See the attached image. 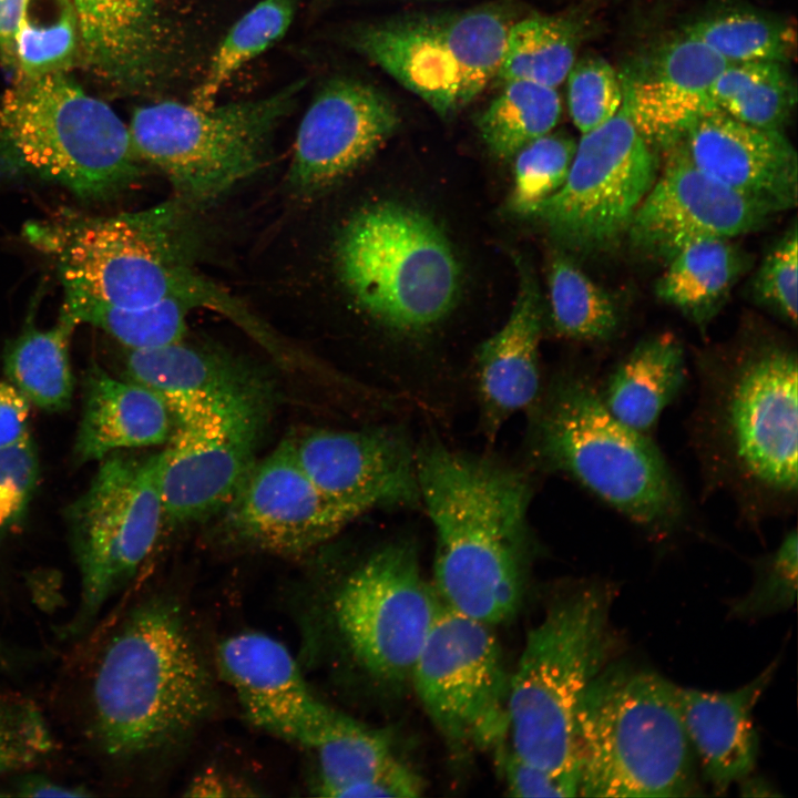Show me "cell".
<instances>
[{
  "mask_svg": "<svg viewBox=\"0 0 798 798\" xmlns=\"http://www.w3.org/2000/svg\"><path fill=\"white\" fill-rule=\"evenodd\" d=\"M747 266L748 257L733 238H697L669 256L655 293L703 330L723 309Z\"/></svg>",
  "mask_w": 798,
  "mask_h": 798,
  "instance_id": "cell-31",
  "label": "cell"
},
{
  "mask_svg": "<svg viewBox=\"0 0 798 798\" xmlns=\"http://www.w3.org/2000/svg\"><path fill=\"white\" fill-rule=\"evenodd\" d=\"M39 478V459L30 436L0 449V536L24 515Z\"/></svg>",
  "mask_w": 798,
  "mask_h": 798,
  "instance_id": "cell-46",
  "label": "cell"
},
{
  "mask_svg": "<svg viewBox=\"0 0 798 798\" xmlns=\"http://www.w3.org/2000/svg\"><path fill=\"white\" fill-rule=\"evenodd\" d=\"M576 142L559 133H548L521 147L514 158V182L510 209L521 216L533 212L564 183Z\"/></svg>",
  "mask_w": 798,
  "mask_h": 798,
  "instance_id": "cell-41",
  "label": "cell"
},
{
  "mask_svg": "<svg viewBox=\"0 0 798 798\" xmlns=\"http://www.w3.org/2000/svg\"><path fill=\"white\" fill-rule=\"evenodd\" d=\"M299 0H260L229 29L209 61L191 103L207 109L244 64L275 44L288 30Z\"/></svg>",
  "mask_w": 798,
  "mask_h": 798,
  "instance_id": "cell-39",
  "label": "cell"
},
{
  "mask_svg": "<svg viewBox=\"0 0 798 798\" xmlns=\"http://www.w3.org/2000/svg\"><path fill=\"white\" fill-rule=\"evenodd\" d=\"M193 212L176 198L113 216L62 209L28 222L22 234L52 262L65 294L120 307L178 303L252 331L259 317L195 267Z\"/></svg>",
  "mask_w": 798,
  "mask_h": 798,
  "instance_id": "cell-2",
  "label": "cell"
},
{
  "mask_svg": "<svg viewBox=\"0 0 798 798\" xmlns=\"http://www.w3.org/2000/svg\"><path fill=\"white\" fill-rule=\"evenodd\" d=\"M682 33L705 44L728 63L775 61L796 55V30L779 18L746 9H725L703 16Z\"/></svg>",
  "mask_w": 798,
  "mask_h": 798,
  "instance_id": "cell-35",
  "label": "cell"
},
{
  "mask_svg": "<svg viewBox=\"0 0 798 798\" xmlns=\"http://www.w3.org/2000/svg\"><path fill=\"white\" fill-rule=\"evenodd\" d=\"M443 603L423 577L415 550L387 544L348 574L331 613L344 643L371 676L410 679Z\"/></svg>",
  "mask_w": 798,
  "mask_h": 798,
  "instance_id": "cell-14",
  "label": "cell"
},
{
  "mask_svg": "<svg viewBox=\"0 0 798 798\" xmlns=\"http://www.w3.org/2000/svg\"><path fill=\"white\" fill-rule=\"evenodd\" d=\"M728 64L681 33L638 55L620 74L623 104L655 152L675 145L693 122L716 109L712 88Z\"/></svg>",
  "mask_w": 798,
  "mask_h": 798,
  "instance_id": "cell-22",
  "label": "cell"
},
{
  "mask_svg": "<svg viewBox=\"0 0 798 798\" xmlns=\"http://www.w3.org/2000/svg\"><path fill=\"white\" fill-rule=\"evenodd\" d=\"M222 512L235 541L282 556L307 554L355 520L315 485L289 439L257 459Z\"/></svg>",
  "mask_w": 798,
  "mask_h": 798,
  "instance_id": "cell-17",
  "label": "cell"
},
{
  "mask_svg": "<svg viewBox=\"0 0 798 798\" xmlns=\"http://www.w3.org/2000/svg\"><path fill=\"white\" fill-rule=\"evenodd\" d=\"M335 257L357 304L397 330L436 325L459 294L460 267L448 238L429 216L401 204L355 214L339 233Z\"/></svg>",
  "mask_w": 798,
  "mask_h": 798,
  "instance_id": "cell-10",
  "label": "cell"
},
{
  "mask_svg": "<svg viewBox=\"0 0 798 798\" xmlns=\"http://www.w3.org/2000/svg\"><path fill=\"white\" fill-rule=\"evenodd\" d=\"M103 459L68 512L81 581L73 631L88 626L132 580L154 549L164 520L161 451H116Z\"/></svg>",
  "mask_w": 798,
  "mask_h": 798,
  "instance_id": "cell-11",
  "label": "cell"
},
{
  "mask_svg": "<svg viewBox=\"0 0 798 798\" xmlns=\"http://www.w3.org/2000/svg\"><path fill=\"white\" fill-rule=\"evenodd\" d=\"M613 596L608 584L577 585L528 632L507 705L511 750L526 763L554 774L579 769V705L620 646L611 623Z\"/></svg>",
  "mask_w": 798,
  "mask_h": 798,
  "instance_id": "cell-7",
  "label": "cell"
},
{
  "mask_svg": "<svg viewBox=\"0 0 798 798\" xmlns=\"http://www.w3.org/2000/svg\"><path fill=\"white\" fill-rule=\"evenodd\" d=\"M215 704L213 678L177 605L142 603L108 642L95 669L91 708L102 749L115 758L177 744Z\"/></svg>",
  "mask_w": 798,
  "mask_h": 798,
  "instance_id": "cell-3",
  "label": "cell"
},
{
  "mask_svg": "<svg viewBox=\"0 0 798 798\" xmlns=\"http://www.w3.org/2000/svg\"><path fill=\"white\" fill-rule=\"evenodd\" d=\"M566 79L570 115L582 134L603 125L620 110L621 79L603 58L590 54L575 60Z\"/></svg>",
  "mask_w": 798,
  "mask_h": 798,
  "instance_id": "cell-43",
  "label": "cell"
},
{
  "mask_svg": "<svg viewBox=\"0 0 798 798\" xmlns=\"http://www.w3.org/2000/svg\"><path fill=\"white\" fill-rule=\"evenodd\" d=\"M18 796L27 797H79L90 795L80 787L60 785L50 780H27L16 787Z\"/></svg>",
  "mask_w": 798,
  "mask_h": 798,
  "instance_id": "cell-51",
  "label": "cell"
},
{
  "mask_svg": "<svg viewBox=\"0 0 798 798\" xmlns=\"http://www.w3.org/2000/svg\"><path fill=\"white\" fill-rule=\"evenodd\" d=\"M509 678L491 626L443 604L410 679L448 745L458 750L502 745L508 736Z\"/></svg>",
  "mask_w": 798,
  "mask_h": 798,
  "instance_id": "cell-15",
  "label": "cell"
},
{
  "mask_svg": "<svg viewBox=\"0 0 798 798\" xmlns=\"http://www.w3.org/2000/svg\"><path fill=\"white\" fill-rule=\"evenodd\" d=\"M796 85L786 63H729L712 88L715 106L751 126L782 131L796 104Z\"/></svg>",
  "mask_w": 798,
  "mask_h": 798,
  "instance_id": "cell-34",
  "label": "cell"
},
{
  "mask_svg": "<svg viewBox=\"0 0 798 798\" xmlns=\"http://www.w3.org/2000/svg\"><path fill=\"white\" fill-rule=\"evenodd\" d=\"M663 154V167L625 237L638 252L666 262L688 242L703 237L734 239L763 227L773 216L698 170L676 145Z\"/></svg>",
  "mask_w": 798,
  "mask_h": 798,
  "instance_id": "cell-19",
  "label": "cell"
},
{
  "mask_svg": "<svg viewBox=\"0 0 798 798\" xmlns=\"http://www.w3.org/2000/svg\"><path fill=\"white\" fill-rule=\"evenodd\" d=\"M7 655L3 652V647L0 645V666L6 663Z\"/></svg>",
  "mask_w": 798,
  "mask_h": 798,
  "instance_id": "cell-53",
  "label": "cell"
},
{
  "mask_svg": "<svg viewBox=\"0 0 798 798\" xmlns=\"http://www.w3.org/2000/svg\"><path fill=\"white\" fill-rule=\"evenodd\" d=\"M798 539L789 531L779 546L755 565L749 591L729 604V616L754 620L790 608L797 594Z\"/></svg>",
  "mask_w": 798,
  "mask_h": 798,
  "instance_id": "cell-42",
  "label": "cell"
},
{
  "mask_svg": "<svg viewBox=\"0 0 798 798\" xmlns=\"http://www.w3.org/2000/svg\"><path fill=\"white\" fill-rule=\"evenodd\" d=\"M190 310V307L178 303L120 307L64 294L61 315L75 326L89 324L102 329L127 350H143L184 339Z\"/></svg>",
  "mask_w": 798,
  "mask_h": 798,
  "instance_id": "cell-38",
  "label": "cell"
},
{
  "mask_svg": "<svg viewBox=\"0 0 798 798\" xmlns=\"http://www.w3.org/2000/svg\"><path fill=\"white\" fill-rule=\"evenodd\" d=\"M582 27L564 17L533 16L510 25L497 75L556 88L576 60Z\"/></svg>",
  "mask_w": 798,
  "mask_h": 798,
  "instance_id": "cell-33",
  "label": "cell"
},
{
  "mask_svg": "<svg viewBox=\"0 0 798 798\" xmlns=\"http://www.w3.org/2000/svg\"><path fill=\"white\" fill-rule=\"evenodd\" d=\"M416 464L436 532L433 586L442 603L490 626L509 621L521 603L531 546L526 479L434 441L416 451Z\"/></svg>",
  "mask_w": 798,
  "mask_h": 798,
  "instance_id": "cell-1",
  "label": "cell"
},
{
  "mask_svg": "<svg viewBox=\"0 0 798 798\" xmlns=\"http://www.w3.org/2000/svg\"><path fill=\"white\" fill-rule=\"evenodd\" d=\"M694 433L708 477L744 510L790 505L798 488V361L765 344L707 370Z\"/></svg>",
  "mask_w": 798,
  "mask_h": 798,
  "instance_id": "cell-4",
  "label": "cell"
},
{
  "mask_svg": "<svg viewBox=\"0 0 798 798\" xmlns=\"http://www.w3.org/2000/svg\"><path fill=\"white\" fill-rule=\"evenodd\" d=\"M80 43L105 72L146 83L165 65L168 33L162 0H71Z\"/></svg>",
  "mask_w": 798,
  "mask_h": 798,
  "instance_id": "cell-27",
  "label": "cell"
},
{
  "mask_svg": "<svg viewBox=\"0 0 798 798\" xmlns=\"http://www.w3.org/2000/svg\"><path fill=\"white\" fill-rule=\"evenodd\" d=\"M242 787L236 786L218 771L206 770L197 775L187 787V796L221 797L234 796ZM241 795V794H239Z\"/></svg>",
  "mask_w": 798,
  "mask_h": 798,
  "instance_id": "cell-50",
  "label": "cell"
},
{
  "mask_svg": "<svg viewBox=\"0 0 798 798\" xmlns=\"http://www.w3.org/2000/svg\"><path fill=\"white\" fill-rule=\"evenodd\" d=\"M311 750L319 796L410 798L423 791L419 775L395 756L388 734L345 714Z\"/></svg>",
  "mask_w": 798,
  "mask_h": 798,
  "instance_id": "cell-29",
  "label": "cell"
},
{
  "mask_svg": "<svg viewBox=\"0 0 798 798\" xmlns=\"http://www.w3.org/2000/svg\"><path fill=\"white\" fill-rule=\"evenodd\" d=\"M510 25L502 12L484 8L360 27L350 44L448 116L497 79Z\"/></svg>",
  "mask_w": 798,
  "mask_h": 798,
  "instance_id": "cell-12",
  "label": "cell"
},
{
  "mask_svg": "<svg viewBox=\"0 0 798 798\" xmlns=\"http://www.w3.org/2000/svg\"><path fill=\"white\" fill-rule=\"evenodd\" d=\"M79 41L71 0H27L16 38L18 79L65 72Z\"/></svg>",
  "mask_w": 798,
  "mask_h": 798,
  "instance_id": "cell-40",
  "label": "cell"
},
{
  "mask_svg": "<svg viewBox=\"0 0 798 798\" xmlns=\"http://www.w3.org/2000/svg\"><path fill=\"white\" fill-rule=\"evenodd\" d=\"M797 252L794 223L767 252L751 282L755 303L792 327L797 325Z\"/></svg>",
  "mask_w": 798,
  "mask_h": 798,
  "instance_id": "cell-45",
  "label": "cell"
},
{
  "mask_svg": "<svg viewBox=\"0 0 798 798\" xmlns=\"http://www.w3.org/2000/svg\"><path fill=\"white\" fill-rule=\"evenodd\" d=\"M481 113L478 127L489 151L511 160L531 141L554 129L562 111L555 88L528 81H509Z\"/></svg>",
  "mask_w": 798,
  "mask_h": 798,
  "instance_id": "cell-36",
  "label": "cell"
},
{
  "mask_svg": "<svg viewBox=\"0 0 798 798\" xmlns=\"http://www.w3.org/2000/svg\"><path fill=\"white\" fill-rule=\"evenodd\" d=\"M531 410V450L541 467L574 479L656 536L683 524L685 498L662 452L606 410L597 382L559 377Z\"/></svg>",
  "mask_w": 798,
  "mask_h": 798,
  "instance_id": "cell-6",
  "label": "cell"
},
{
  "mask_svg": "<svg viewBox=\"0 0 798 798\" xmlns=\"http://www.w3.org/2000/svg\"><path fill=\"white\" fill-rule=\"evenodd\" d=\"M508 794L514 797H574L579 796V769L559 774L518 757L512 750L501 758Z\"/></svg>",
  "mask_w": 798,
  "mask_h": 798,
  "instance_id": "cell-47",
  "label": "cell"
},
{
  "mask_svg": "<svg viewBox=\"0 0 798 798\" xmlns=\"http://www.w3.org/2000/svg\"><path fill=\"white\" fill-rule=\"evenodd\" d=\"M520 285L505 324L477 354V383L484 432L494 438L513 415L532 409L541 393L539 345L542 303L534 276L520 265Z\"/></svg>",
  "mask_w": 798,
  "mask_h": 798,
  "instance_id": "cell-26",
  "label": "cell"
},
{
  "mask_svg": "<svg viewBox=\"0 0 798 798\" xmlns=\"http://www.w3.org/2000/svg\"><path fill=\"white\" fill-rule=\"evenodd\" d=\"M172 413L153 391L119 380L93 365L84 378V405L74 443L79 462L167 442Z\"/></svg>",
  "mask_w": 798,
  "mask_h": 798,
  "instance_id": "cell-28",
  "label": "cell"
},
{
  "mask_svg": "<svg viewBox=\"0 0 798 798\" xmlns=\"http://www.w3.org/2000/svg\"><path fill=\"white\" fill-rule=\"evenodd\" d=\"M289 442L315 485L355 519L374 508L421 501L416 452L391 430L317 429Z\"/></svg>",
  "mask_w": 798,
  "mask_h": 798,
  "instance_id": "cell-21",
  "label": "cell"
},
{
  "mask_svg": "<svg viewBox=\"0 0 798 798\" xmlns=\"http://www.w3.org/2000/svg\"><path fill=\"white\" fill-rule=\"evenodd\" d=\"M675 145L698 170L773 215L797 204L798 158L782 131L751 126L716 108Z\"/></svg>",
  "mask_w": 798,
  "mask_h": 798,
  "instance_id": "cell-23",
  "label": "cell"
},
{
  "mask_svg": "<svg viewBox=\"0 0 798 798\" xmlns=\"http://www.w3.org/2000/svg\"><path fill=\"white\" fill-rule=\"evenodd\" d=\"M548 289L552 324L560 336L602 342L616 334L620 314L614 299L563 253L551 258Z\"/></svg>",
  "mask_w": 798,
  "mask_h": 798,
  "instance_id": "cell-37",
  "label": "cell"
},
{
  "mask_svg": "<svg viewBox=\"0 0 798 798\" xmlns=\"http://www.w3.org/2000/svg\"><path fill=\"white\" fill-rule=\"evenodd\" d=\"M27 0H0V61L16 72V38Z\"/></svg>",
  "mask_w": 798,
  "mask_h": 798,
  "instance_id": "cell-49",
  "label": "cell"
},
{
  "mask_svg": "<svg viewBox=\"0 0 798 798\" xmlns=\"http://www.w3.org/2000/svg\"><path fill=\"white\" fill-rule=\"evenodd\" d=\"M53 747L50 728L34 703L0 696V776L34 765Z\"/></svg>",
  "mask_w": 798,
  "mask_h": 798,
  "instance_id": "cell-44",
  "label": "cell"
},
{
  "mask_svg": "<svg viewBox=\"0 0 798 798\" xmlns=\"http://www.w3.org/2000/svg\"><path fill=\"white\" fill-rule=\"evenodd\" d=\"M129 126L64 72L18 79L0 98V183L34 177L108 200L142 175Z\"/></svg>",
  "mask_w": 798,
  "mask_h": 798,
  "instance_id": "cell-8",
  "label": "cell"
},
{
  "mask_svg": "<svg viewBox=\"0 0 798 798\" xmlns=\"http://www.w3.org/2000/svg\"><path fill=\"white\" fill-rule=\"evenodd\" d=\"M740 782V790L743 796H779L778 791H774L775 788L765 779L758 777L747 776Z\"/></svg>",
  "mask_w": 798,
  "mask_h": 798,
  "instance_id": "cell-52",
  "label": "cell"
},
{
  "mask_svg": "<svg viewBox=\"0 0 798 798\" xmlns=\"http://www.w3.org/2000/svg\"><path fill=\"white\" fill-rule=\"evenodd\" d=\"M266 402L177 423L161 450L164 519L192 523L222 512L257 461Z\"/></svg>",
  "mask_w": 798,
  "mask_h": 798,
  "instance_id": "cell-16",
  "label": "cell"
},
{
  "mask_svg": "<svg viewBox=\"0 0 798 798\" xmlns=\"http://www.w3.org/2000/svg\"><path fill=\"white\" fill-rule=\"evenodd\" d=\"M126 379L156 393L176 423L267 401L258 377L246 364L186 339L127 350Z\"/></svg>",
  "mask_w": 798,
  "mask_h": 798,
  "instance_id": "cell-24",
  "label": "cell"
},
{
  "mask_svg": "<svg viewBox=\"0 0 798 798\" xmlns=\"http://www.w3.org/2000/svg\"><path fill=\"white\" fill-rule=\"evenodd\" d=\"M657 173V152L622 102L610 121L582 134L563 185L531 216L570 252L610 250L626 237Z\"/></svg>",
  "mask_w": 798,
  "mask_h": 798,
  "instance_id": "cell-13",
  "label": "cell"
},
{
  "mask_svg": "<svg viewBox=\"0 0 798 798\" xmlns=\"http://www.w3.org/2000/svg\"><path fill=\"white\" fill-rule=\"evenodd\" d=\"M29 399L10 382H0V449L28 437Z\"/></svg>",
  "mask_w": 798,
  "mask_h": 798,
  "instance_id": "cell-48",
  "label": "cell"
},
{
  "mask_svg": "<svg viewBox=\"0 0 798 798\" xmlns=\"http://www.w3.org/2000/svg\"><path fill=\"white\" fill-rule=\"evenodd\" d=\"M306 82L207 109L175 101L139 108L129 125L132 149L166 176L174 198L193 211L204 208L265 165L275 131Z\"/></svg>",
  "mask_w": 798,
  "mask_h": 798,
  "instance_id": "cell-9",
  "label": "cell"
},
{
  "mask_svg": "<svg viewBox=\"0 0 798 798\" xmlns=\"http://www.w3.org/2000/svg\"><path fill=\"white\" fill-rule=\"evenodd\" d=\"M215 662L248 722L284 740L311 750L342 714L311 689L288 647L266 633L228 636Z\"/></svg>",
  "mask_w": 798,
  "mask_h": 798,
  "instance_id": "cell-18",
  "label": "cell"
},
{
  "mask_svg": "<svg viewBox=\"0 0 798 798\" xmlns=\"http://www.w3.org/2000/svg\"><path fill=\"white\" fill-rule=\"evenodd\" d=\"M75 325L60 314L54 327H29L12 340L3 366L10 381L41 409L61 411L69 407L73 377L69 345Z\"/></svg>",
  "mask_w": 798,
  "mask_h": 798,
  "instance_id": "cell-32",
  "label": "cell"
},
{
  "mask_svg": "<svg viewBox=\"0 0 798 798\" xmlns=\"http://www.w3.org/2000/svg\"><path fill=\"white\" fill-rule=\"evenodd\" d=\"M398 125L395 105L372 85L347 78L327 82L299 123L288 186L300 196L328 188L370 158Z\"/></svg>",
  "mask_w": 798,
  "mask_h": 798,
  "instance_id": "cell-20",
  "label": "cell"
},
{
  "mask_svg": "<svg viewBox=\"0 0 798 798\" xmlns=\"http://www.w3.org/2000/svg\"><path fill=\"white\" fill-rule=\"evenodd\" d=\"M675 685L628 662H610L579 705L575 758L582 797L700 795Z\"/></svg>",
  "mask_w": 798,
  "mask_h": 798,
  "instance_id": "cell-5",
  "label": "cell"
},
{
  "mask_svg": "<svg viewBox=\"0 0 798 798\" xmlns=\"http://www.w3.org/2000/svg\"><path fill=\"white\" fill-rule=\"evenodd\" d=\"M686 380L681 341L663 332L638 341L597 383L606 410L630 429L651 437L662 412L678 396Z\"/></svg>",
  "mask_w": 798,
  "mask_h": 798,
  "instance_id": "cell-30",
  "label": "cell"
},
{
  "mask_svg": "<svg viewBox=\"0 0 798 798\" xmlns=\"http://www.w3.org/2000/svg\"><path fill=\"white\" fill-rule=\"evenodd\" d=\"M777 663L729 692H707L675 685L682 720L703 777L723 794L751 775L759 738L753 712L771 682Z\"/></svg>",
  "mask_w": 798,
  "mask_h": 798,
  "instance_id": "cell-25",
  "label": "cell"
}]
</instances>
